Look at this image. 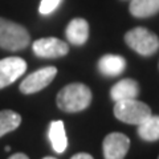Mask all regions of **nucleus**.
Returning <instances> with one entry per match:
<instances>
[{"instance_id":"18","label":"nucleus","mask_w":159,"mask_h":159,"mask_svg":"<svg viewBox=\"0 0 159 159\" xmlns=\"http://www.w3.org/2000/svg\"><path fill=\"white\" fill-rule=\"evenodd\" d=\"M8 159H29L25 154H21V152H17V154H13V155H11Z\"/></svg>"},{"instance_id":"7","label":"nucleus","mask_w":159,"mask_h":159,"mask_svg":"<svg viewBox=\"0 0 159 159\" xmlns=\"http://www.w3.org/2000/svg\"><path fill=\"white\" fill-rule=\"evenodd\" d=\"M32 49L36 56L45 57V58H54L65 56L69 52V47L66 43L56 37H44L39 39L33 43Z\"/></svg>"},{"instance_id":"3","label":"nucleus","mask_w":159,"mask_h":159,"mask_svg":"<svg viewBox=\"0 0 159 159\" xmlns=\"http://www.w3.org/2000/svg\"><path fill=\"white\" fill-rule=\"evenodd\" d=\"M114 116L117 119L130 123V125H139L147 117L151 116V109L146 103L141 101L133 99H125V101H118L114 105Z\"/></svg>"},{"instance_id":"5","label":"nucleus","mask_w":159,"mask_h":159,"mask_svg":"<svg viewBox=\"0 0 159 159\" xmlns=\"http://www.w3.org/2000/svg\"><path fill=\"white\" fill-rule=\"evenodd\" d=\"M57 74V69L54 66H44L39 70L31 73L29 76L20 84V92L24 94H33L43 90L45 86L53 81V78Z\"/></svg>"},{"instance_id":"8","label":"nucleus","mask_w":159,"mask_h":159,"mask_svg":"<svg viewBox=\"0 0 159 159\" xmlns=\"http://www.w3.org/2000/svg\"><path fill=\"white\" fill-rule=\"evenodd\" d=\"M130 147V141L122 133H110L103 139V157L105 159H123Z\"/></svg>"},{"instance_id":"4","label":"nucleus","mask_w":159,"mask_h":159,"mask_svg":"<svg viewBox=\"0 0 159 159\" xmlns=\"http://www.w3.org/2000/svg\"><path fill=\"white\" fill-rule=\"evenodd\" d=\"M125 41L133 51L142 56H151L159 49V39L146 28L138 27L125 34Z\"/></svg>"},{"instance_id":"16","label":"nucleus","mask_w":159,"mask_h":159,"mask_svg":"<svg viewBox=\"0 0 159 159\" xmlns=\"http://www.w3.org/2000/svg\"><path fill=\"white\" fill-rule=\"evenodd\" d=\"M60 3H61V0H41L39 11L41 15H49V13H52L54 9H57Z\"/></svg>"},{"instance_id":"17","label":"nucleus","mask_w":159,"mask_h":159,"mask_svg":"<svg viewBox=\"0 0 159 159\" xmlns=\"http://www.w3.org/2000/svg\"><path fill=\"white\" fill-rule=\"evenodd\" d=\"M70 159H93V157L89 155V154H86V152H80V154L73 155Z\"/></svg>"},{"instance_id":"13","label":"nucleus","mask_w":159,"mask_h":159,"mask_svg":"<svg viewBox=\"0 0 159 159\" xmlns=\"http://www.w3.org/2000/svg\"><path fill=\"white\" fill-rule=\"evenodd\" d=\"M129 9L135 17H150L159 12V0H131Z\"/></svg>"},{"instance_id":"9","label":"nucleus","mask_w":159,"mask_h":159,"mask_svg":"<svg viewBox=\"0 0 159 159\" xmlns=\"http://www.w3.org/2000/svg\"><path fill=\"white\" fill-rule=\"evenodd\" d=\"M66 39L73 45H84L89 37V24L84 19H73L66 27Z\"/></svg>"},{"instance_id":"1","label":"nucleus","mask_w":159,"mask_h":159,"mask_svg":"<svg viewBox=\"0 0 159 159\" xmlns=\"http://www.w3.org/2000/svg\"><path fill=\"white\" fill-rule=\"evenodd\" d=\"M92 102V92L84 84H70L57 94V106L66 113H77L86 109Z\"/></svg>"},{"instance_id":"20","label":"nucleus","mask_w":159,"mask_h":159,"mask_svg":"<svg viewBox=\"0 0 159 159\" xmlns=\"http://www.w3.org/2000/svg\"><path fill=\"white\" fill-rule=\"evenodd\" d=\"M158 159H159V158H158Z\"/></svg>"},{"instance_id":"12","label":"nucleus","mask_w":159,"mask_h":159,"mask_svg":"<svg viewBox=\"0 0 159 159\" xmlns=\"http://www.w3.org/2000/svg\"><path fill=\"white\" fill-rule=\"evenodd\" d=\"M48 137H49V141H51L54 151L58 154L65 151V148L68 147V139H66L65 127H64L62 121H53L51 123Z\"/></svg>"},{"instance_id":"11","label":"nucleus","mask_w":159,"mask_h":159,"mask_svg":"<svg viewBox=\"0 0 159 159\" xmlns=\"http://www.w3.org/2000/svg\"><path fill=\"white\" fill-rule=\"evenodd\" d=\"M139 93V86L137 81L130 78H125L121 80L119 82H117L116 85L111 88L110 90V96L113 101H125V99H133L137 98Z\"/></svg>"},{"instance_id":"19","label":"nucleus","mask_w":159,"mask_h":159,"mask_svg":"<svg viewBox=\"0 0 159 159\" xmlns=\"http://www.w3.org/2000/svg\"><path fill=\"white\" fill-rule=\"evenodd\" d=\"M43 159H56V158H53V157H45V158H43Z\"/></svg>"},{"instance_id":"10","label":"nucleus","mask_w":159,"mask_h":159,"mask_svg":"<svg viewBox=\"0 0 159 159\" xmlns=\"http://www.w3.org/2000/svg\"><path fill=\"white\" fill-rule=\"evenodd\" d=\"M126 66V61L122 56L118 54H105L99 58L98 69L103 76L107 77H116L119 76Z\"/></svg>"},{"instance_id":"2","label":"nucleus","mask_w":159,"mask_h":159,"mask_svg":"<svg viewBox=\"0 0 159 159\" xmlns=\"http://www.w3.org/2000/svg\"><path fill=\"white\" fill-rule=\"evenodd\" d=\"M31 43V36L25 28L11 20L0 17V48L17 52Z\"/></svg>"},{"instance_id":"15","label":"nucleus","mask_w":159,"mask_h":159,"mask_svg":"<svg viewBox=\"0 0 159 159\" xmlns=\"http://www.w3.org/2000/svg\"><path fill=\"white\" fill-rule=\"evenodd\" d=\"M21 117L13 110H3L0 111V137L11 133L20 126Z\"/></svg>"},{"instance_id":"6","label":"nucleus","mask_w":159,"mask_h":159,"mask_svg":"<svg viewBox=\"0 0 159 159\" xmlns=\"http://www.w3.org/2000/svg\"><path fill=\"white\" fill-rule=\"evenodd\" d=\"M27 70V62L20 57L0 60V89L13 84Z\"/></svg>"},{"instance_id":"14","label":"nucleus","mask_w":159,"mask_h":159,"mask_svg":"<svg viewBox=\"0 0 159 159\" xmlns=\"http://www.w3.org/2000/svg\"><path fill=\"white\" fill-rule=\"evenodd\" d=\"M138 135L147 142H154L159 139V116L147 117L142 123L138 125Z\"/></svg>"}]
</instances>
